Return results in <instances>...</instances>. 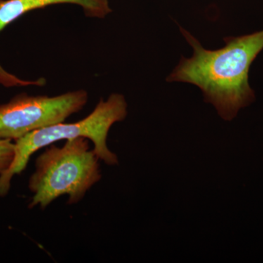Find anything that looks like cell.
I'll list each match as a JSON object with an SVG mask.
<instances>
[{
	"mask_svg": "<svg viewBox=\"0 0 263 263\" xmlns=\"http://www.w3.org/2000/svg\"><path fill=\"white\" fill-rule=\"evenodd\" d=\"M180 31L193 49V57H181L167 82L195 85L205 103L216 108L221 119L231 121L241 108L255 100L249 82L251 65L263 50V30L224 38L226 46L208 50L188 31Z\"/></svg>",
	"mask_w": 263,
	"mask_h": 263,
	"instance_id": "obj_1",
	"label": "cell"
},
{
	"mask_svg": "<svg viewBox=\"0 0 263 263\" xmlns=\"http://www.w3.org/2000/svg\"><path fill=\"white\" fill-rule=\"evenodd\" d=\"M84 89L48 97L22 93L0 105V140L15 141L33 131L65 122L88 103Z\"/></svg>",
	"mask_w": 263,
	"mask_h": 263,
	"instance_id": "obj_4",
	"label": "cell"
},
{
	"mask_svg": "<svg viewBox=\"0 0 263 263\" xmlns=\"http://www.w3.org/2000/svg\"><path fill=\"white\" fill-rule=\"evenodd\" d=\"M58 4L79 5L90 18L103 19L112 13L108 0H0V32L29 12Z\"/></svg>",
	"mask_w": 263,
	"mask_h": 263,
	"instance_id": "obj_5",
	"label": "cell"
},
{
	"mask_svg": "<svg viewBox=\"0 0 263 263\" xmlns=\"http://www.w3.org/2000/svg\"><path fill=\"white\" fill-rule=\"evenodd\" d=\"M15 148L11 140H0V175L9 168L14 160Z\"/></svg>",
	"mask_w": 263,
	"mask_h": 263,
	"instance_id": "obj_6",
	"label": "cell"
},
{
	"mask_svg": "<svg viewBox=\"0 0 263 263\" xmlns=\"http://www.w3.org/2000/svg\"><path fill=\"white\" fill-rule=\"evenodd\" d=\"M127 116V103L122 95L112 94L101 99L88 117L75 123H58L33 131L15 141V157L9 168L0 175V197L9 193L13 176L27 167L33 154L62 140L84 137L94 143L96 155L108 165L119 164L117 155L109 149L107 138L110 127Z\"/></svg>",
	"mask_w": 263,
	"mask_h": 263,
	"instance_id": "obj_3",
	"label": "cell"
},
{
	"mask_svg": "<svg viewBox=\"0 0 263 263\" xmlns=\"http://www.w3.org/2000/svg\"><path fill=\"white\" fill-rule=\"evenodd\" d=\"M100 158L90 149L89 139L79 137L66 140L63 146L51 144L37 157L29 180L32 193L29 209L47 208L67 195V204L82 200L86 193L101 180Z\"/></svg>",
	"mask_w": 263,
	"mask_h": 263,
	"instance_id": "obj_2",
	"label": "cell"
}]
</instances>
